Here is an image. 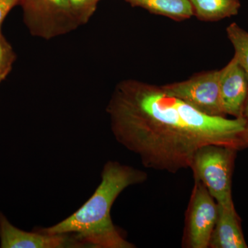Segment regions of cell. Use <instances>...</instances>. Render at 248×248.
<instances>
[{
  "label": "cell",
  "instance_id": "6da1fadb",
  "mask_svg": "<svg viewBox=\"0 0 248 248\" xmlns=\"http://www.w3.org/2000/svg\"><path fill=\"white\" fill-rule=\"evenodd\" d=\"M107 112L116 141L147 169L172 174L190 169L196 153L207 145L248 148L244 117L205 115L161 86L123 80L116 85Z\"/></svg>",
  "mask_w": 248,
  "mask_h": 248
},
{
  "label": "cell",
  "instance_id": "7a4b0ae2",
  "mask_svg": "<svg viewBox=\"0 0 248 248\" xmlns=\"http://www.w3.org/2000/svg\"><path fill=\"white\" fill-rule=\"evenodd\" d=\"M147 179L148 174L141 170L108 161L103 168L100 184L81 208L54 226L35 229L46 234L73 235L82 248H135L114 224L111 209L125 189L143 184Z\"/></svg>",
  "mask_w": 248,
  "mask_h": 248
},
{
  "label": "cell",
  "instance_id": "3957f363",
  "mask_svg": "<svg viewBox=\"0 0 248 248\" xmlns=\"http://www.w3.org/2000/svg\"><path fill=\"white\" fill-rule=\"evenodd\" d=\"M237 150L219 145H207L196 153L190 169L217 203L234 208L232 194L233 171Z\"/></svg>",
  "mask_w": 248,
  "mask_h": 248
},
{
  "label": "cell",
  "instance_id": "277c9868",
  "mask_svg": "<svg viewBox=\"0 0 248 248\" xmlns=\"http://www.w3.org/2000/svg\"><path fill=\"white\" fill-rule=\"evenodd\" d=\"M31 35L49 40L76 30L67 0H20Z\"/></svg>",
  "mask_w": 248,
  "mask_h": 248
},
{
  "label": "cell",
  "instance_id": "5b68a950",
  "mask_svg": "<svg viewBox=\"0 0 248 248\" xmlns=\"http://www.w3.org/2000/svg\"><path fill=\"white\" fill-rule=\"evenodd\" d=\"M220 71L204 72L180 82L162 85L166 93L202 113L226 117L220 92Z\"/></svg>",
  "mask_w": 248,
  "mask_h": 248
},
{
  "label": "cell",
  "instance_id": "8992f818",
  "mask_svg": "<svg viewBox=\"0 0 248 248\" xmlns=\"http://www.w3.org/2000/svg\"><path fill=\"white\" fill-rule=\"evenodd\" d=\"M218 205L205 186L195 179L186 213L183 246L208 248L217 221Z\"/></svg>",
  "mask_w": 248,
  "mask_h": 248
},
{
  "label": "cell",
  "instance_id": "52a82bcc",
  "mask_svg": "<svg viewBox=\"0 0 248 248\" xmlns=\"http://www.w3.org/2000/svg\"><path fill=\"white\" fill-rule=\"evenodd\" d=\"M0 248H82L71 234H50L34 228L22 231L14 226L4 214L0 212Z\"/></svg>",
  "mask_w": 248,
  "mask_h": 248
},
{
  "label": "cell",
  "instance_id": "ba28073f",
  "mask_svg": "<svg viewBox=\"0 0 248 248\" xmlns=\"http://www.w3.org/2000/svg\"><path fill=\"white\" fill-rule=\"evenodd\" d=\"M220 71V92L225 115L232 116L234 118L244 117L248 97V80L246 73L234 57Z\"/></svg>",
  "mask_w": 248,
  "mask_h": 248
},
{
  "label": "cell",
  "instance_id": "9c48e42d",
  "mask_svg": "<svg viewBox=\"0 0 248 248\" xmlns=\"http://www.w3.org/2000/svg\"><path fill=\"white\" fill-rule=\"evenodd\" d=\"M215 226L214 227L209 248H247L241 218L235 208H228L220 204Z\"/></svg>",
  "mask_w": 248,
  "mask_h": 248
},
{
  "label": "cell",
  "instance_id": "30bf717a",
  "mask_svg": "<svg viewBox=\"0 0 248 248\" xmlns=\"http://www.w3.org/2000/svg\"><path fill=\"white\" fill-rule=\"evenodd\" d=\"M133 7L146 9L153 14L166 16L175 21L194 16L190 0H125Z\"/></svg>",
  "mask_w": 248,
  "mask_h": 248
},
{
  "label": "cell",
  "instance_id": "8fae6325",
  "mask_svg": "<svg viewBox=\"0 0 248 248\" xmlns=\"http://www.w3.org/2000/svg\"><path fill=\"white\" fill-rule=\"evenodd\" d=\"M194 16L200 20L216 22L236 16L241 4L239 0H190Z\"/></svg>",
  "mask_w": 248,
  "mask_h": 248
},
{
  "label": "cell",
  "instance_id": "7c38bea8",
  "mask_svg": "<svg viewBox=\"0 0 248 248\" xmlns=\"http://www.w3.org/2000/svg\"><path fill=\"white\" fill-rule=\"evenodd\" d=\"M226 32L234 48V58L242 67L248 80V32L234 22L227 27Z\"/></svg>",
  "mask_w": 248,
  "mask_h": 248
},
{
  "label": "cell",
  "instance_id": "4fadbf2b",
  "mask_svg": "<svg viewBox=\"0 0 248 248\" xmlns=\"http://www.w3.org/2000/svg\"><path fill=\"white\" fill-rule=\"evenodd\" d=\"M67 1L72 16L79 27L89 22L100 0H67Z\"/></svg>",
  "mask_w": 248,
  "mask_h": 248
},
{
  "label": "cell",
  "instance_id": "5bb4252c",
  "mask_svg": "<svg viewBox=\"0 0 248 248\" xmlns=\"http://www.w3.org/2000/svg\"><path fill=\"white\" fill-rule=\"evenodd\" d=\"M16 59L14 49L1 33L0 28V83L9 76Z\"/></svg>",
  "mask_w": 248,
  "mask_h": 248
},
{
  "label": "cell",
  "instance_id": "9a60e30c",
  "mask_svg": "<svg viewBox=\"0 0 248 248\" xmlns=\"http://www.w3.org/2000/svg\"><path fill=\"white\" fill-rule=\"evenodd\" d=\"M20 2V0H0V28L11 10Z\"/></svg>",
  "mask_w": 248,
  "mask_h": 248
},
{
  "label": "cell",
  "instance_id": "2e32d148",
  "mask_svg": "<svg viewBox=\"0 0 248 248\" xmlns=\"http://www.w3.org/2000/svg\"><path fill=\"white\" fill-rule=\"evenodd\" d=\"M244 117L246 121V134L248 138V97L246 101V106H245Z\"/></svg>",
  "mask_w": 248,
  "mask_h": 248
}]
</instances>
